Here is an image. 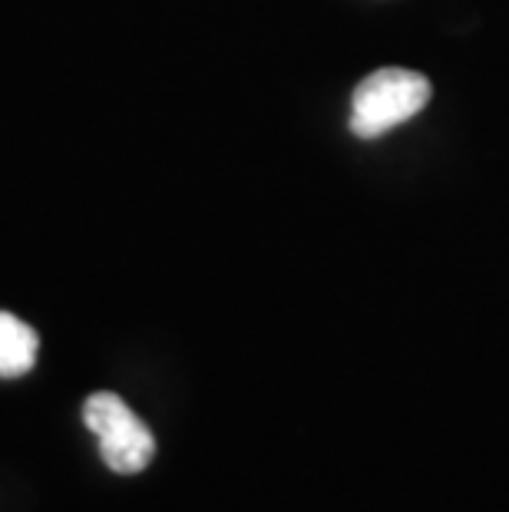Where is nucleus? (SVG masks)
Returning a JSON list of instances; mask_svg holds the SVG:
<instances>
[{
  "label": "nucleus",
  "mask_w": 509,
  "mask_h": 512,
  "mask_svg": "<svg viewBox=\"0 0 509 512\" xmlns=\"http://www.w3.org/2000/svg\"><path fill=\"white\" fill-rule=\"evenodd\" d=\"M40 334L17 314L0 311V377H24L34 370Z\"/></svg>",
  "instance_id": "3"
},
{
  "label": "nucleus",
  "mask_w": 509,
  "mask_h": 512,
  "mask_svg": "<svg viewBox=\"0 0 509 512\" xmlns=\"http://www.w3.org/2000/svg\"><path fill=\"white\" fill-rule=\"evenodd\" d=\"M86 427L100 440V456L113 473L133 476L143 473L156 456V437L149 427L126 407L123 397L100 390L83 403Z\"/></svg>",
  "instance_id": "2"
},
{
  "label": "nucleus",
  "mask_w": 509,
  "mask_h": 512,
  "mask_svg": "<svg viewBox=\"0 0 509 512\" xmlns=\"http://www.w3.org/2000/svg\"><path fill=\"white\" fill-rule=\"evenodd\" d=\"M433 86L424 73L384 67L367 73L351 96V133L357 139H377L394 126L407 123L430 103Z\"/></svg>",
  "instance_id": "1"
}]
</instances>
